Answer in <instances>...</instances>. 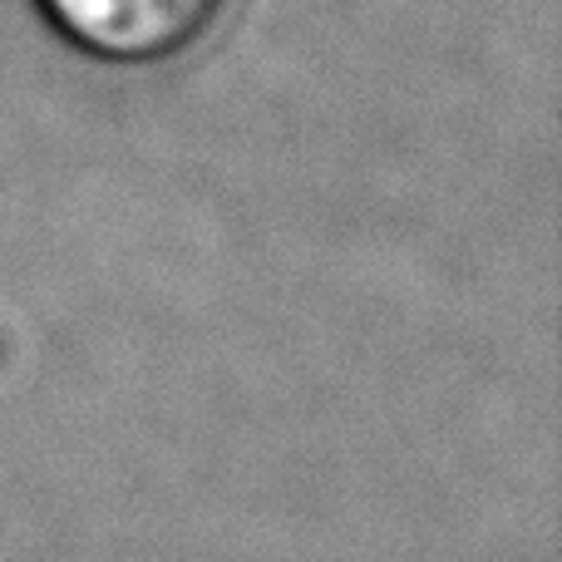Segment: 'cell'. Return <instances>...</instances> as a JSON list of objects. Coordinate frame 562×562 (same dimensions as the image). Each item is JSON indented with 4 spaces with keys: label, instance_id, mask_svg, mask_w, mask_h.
<instances>
[{
    "label": "cell",
    "instance_id": "obj_1",
    "mask_svg": "<svg viewBox=\"0 0 562 562\" xmlns=\"http://www.w3.org/2000/svg\"><path fill=\"white\" fill-rule=\"evenodd\" d=\"M59 45L109 69H164L217 35L233 0H35Z\"/></svg>",
    "mask_w": 562,
    "mask_h": 562
}]
</instances>
